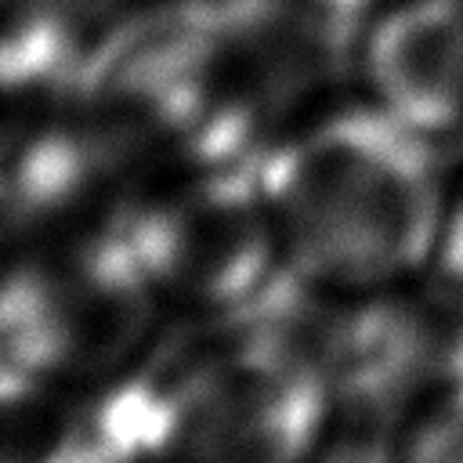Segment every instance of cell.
Returning a JSON list of instances; mask_svg holds the SVG:
<instances>
[{"instance_id": "6da1fadb", "label": "cell", "mask_w": 463, "mask_h": 463, "mask_svg": "<svg viewBox=\"0 0 463 463\" xmlns=\"http://www.w3.org/2000/svg\"><path fill=\"white\" fill-rule=\"evenodd\" d=\"M456 159L362 90L304 112L260 163L289 271L329 293L423 282Z\"/></svg>"}, {"instance_id": "8992f818", "label": "cell", "mask_w": 463, "mask_h": 463, "mask_svg": "<svg viewBox=\"0 0 463 463\" xmlns=\"http://www.w3.org/2000/svg\"><path fill=\"white\" fill-rule=\"evenodd\" d=\"M0 463H94L83 391L0 369Z\"/></svg>"}, {"instance_id": "8fae6325", "label": "cell", "mask_w": 463, "mask_h": 463, "mask_svg": "<svg viewBox=\"0 0 463 463\" xmlns=\"http://www.w3.org/2000/svg\"><path fill=\"white\" fill-rule=\"evenodd\" d=\"M300 4H307V7L322 11V14H326V18H333V22H344V25L358 29V25L376 11V4H380V0H300Z\"/></svg>"}, {"instance_id": "9c48e42d", "label": "cell", "mask_w": 463, "mask_h": 463, "mask_svg": "<svg viewBox=\"0 0 463 463\" xmlns=\"http://www.w3.org/2000/svg\"><path fill=\"white\" fill-rule=\"evenodd\" d=\"M434 311V358H438V391L463 394V293L438 289L423 282Z\"/></svg>"}, {"instance_id": "3957f363", "label": "cell", "mask_w": 463, "mask_h": 463, "mask_svg": "<svg viewBox=\"0 0 463 463\" xmlns=\"http://www.w3.org/2000/svg\"><path fill=\"white\" fill-rule=\"evenodd\" d=\"M116 213L163 311L181 322H235L289 271L257 163L148 177Z\"/></svg>"}, {"instance_id": "ba28073f", "label": "cell", "mask_w": 463, "mask_h": 463, "mask_svg": "<svg viewBox=\"0 0 463 463\" xmlns=\"http://www.w3.org/2000/svg\"><path fill=\"white\" fill-rule=\"evenodd\" d=\"M423 282L449 289V293H463V163L452 166V181H449V195H445V210L438 224V242H434V257H430Z\"/></svg>"}, {"instance_id": "277c9868", "label": "cell", "mask_w": 463, "mask_h": 463, "mask_svg": "<svg viewBox=\"0 0 463 463\" xmlns=\"http://www.w3.org/2000/svg\"><path fill=\"white\" fill-rule=\"evenodd\" d=\"M195 326L159 463H304L336 423L318 365L250 322Z\"/></svg>"}, {"instance_id": "52a82bcc", "label": "cell", "mask_w": 463, "mask_h": 463, "mask_svg": "<svg viewBox=\"0 0 463 463\" xmlns=\"http://www.w3.org/2000/svg\"><path fill=\"white\" fill-rule=\"evenodd\" d=\"M398 463H463V394L434 391L394 430Z\"/></svg>"}, {"instance_id": "5b68a950", "label": "cell", "mask_w": 463, "mask_h": 463, "mask_svg": "<svg viewBox=\"0 0 463 463\" xmlns=\"http://www.w3.org/2000/svg\"><path fill=\"white\" fill-rule=\"evenodd\" d=\"M358 90L441 148L463 152V0H380L354 40Z\"/></svg>"}, {"instance_id": "7a4b0ae2", "label": "cell", "mask_w": 463, "mask_h": 463, "mask_svg": "<svg viewBox=\"0 0 463 463\" xmlns=\"http://www.w3.org/2000/svg\"><path fill=\"white\" fill-rule=\"evenodd\" d=\"M163 304L116 206L0 228V369L87 387L137 358Z\"/></svg>"}, {"instance_id": "30bf717a", "label": "cell", "mask_w": 463, "mask_h": 463, "mask_svg": "<svg viewBox=\"0 0 463 463\" xmlns=\"http://www.w3.org/2000/svg\"><path fill=\"white\" fill-rule=\"evenodd\" d=\"M304 463H398L394 434L336 420Z\"/></svg>"}]
</instances>
